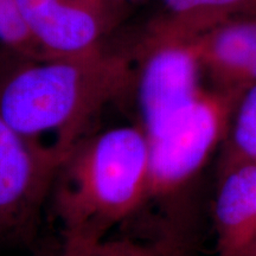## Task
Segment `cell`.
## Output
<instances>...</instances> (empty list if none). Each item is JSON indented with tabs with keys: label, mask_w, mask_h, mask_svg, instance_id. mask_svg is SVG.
<instances>
[{
	"label": "cell",
	"mask_w": 256,
	"mask_h": 256,
	"mask_svg": "<svg viewBox=\"0 0 256 256\" xmlns=\"http://www.w3.org/2000/svg\"><path fill=\"white\" fill-rule=\"evenodd\" d=\"M132 81L130 60L104 46L23 60L0 78V118L32 146L63 162L102 108Z\"/></svg>",
	"instance_id": "obj_1"
},
{
	"label": "cell",
	"mask_w": 256,
	"mask_h": 256,
	"mask_svg": "<svg viewBox=\"0 0 256 256\" xmlns=\"http://www.w3.org/2000/svg\"><path fill=\"white\" fill-rule=\"evenodd\" d=\"M150 147L139 124L88 134L60 162L50 191L64 254L104 243L147 200Z\"/></svg>",
	"instance_id": "obj_2"
},
{
	"label": "cell",
	"mask_w": 256,
	"mask_h": 256,
	"mask_svg": "<svg viewBox=\"0 0 256 256\" xmlns=\"http://www.w3.org/2000/svg\"><path fill=\"white\" fill-rule=\"evenodd\" d=\"M238 96L206 87L166 130L147 140L150 188L146 202L170 196L206 165L226 136Z\"/></svg>",
	"instance_id": "obj_3"
},
{
	"label": "cell",
	"mask_w": 256,
	"mask_h": 256,
	"mask_svg": "<svg viewBox=\"0 0 256 256\" xmlns=\"http://www.w3.org/2000/svg\"><path fill=\"white\" fill-rule=\"evenodd\" d=\"M136 88L139 126L147 140L159 136L204 90L203 70L192 42L150 26L138 44Z\"/></svg>",
	"instance_id": "obj_4"
},
{
	"label": "cell",
	"mask_w": 256,
	"mask_h": 256,
	"mask_svg": "<svg viewBox=\"0 0 256 256\" xmlns=\"http://www.w3.org/2000/svg\"><path fill=\"white\" fill-rule=\"evenodd\" d=\"M60 162L0 118V247L31 238Z\"/></svg>",
	"instance_id": "obj_5"
},
{
	"label": "cell",
	"mask_w": 256,
	"mask_h": 256,
	"mask_svg": "<svg viewBox=\"0 0 256 256\" xmlns=\"http://www.w3.org/2000/svg\"><path fill=\"white\" fill-rule=\"evenodd\" d=\"M28 30L49 57L78 56L102 48L119 8L104 0H18Z\"/></svg>",
	"instance_id": "obj_6"
},
{
	"label": "cell",
	"mask_w": 256,
	"mask_h": 256,
	"mask_svg": "<svg viewBox=\"0 0 256 256\" xmlns=\"http://www.w3.org/2000/svg\"><path fill=\"white\" fill-rule=\"evenodd\" d=\"M191 42L211 87L241 94L256 86V16L226 20Z\"/></svg>",
	"instance_id": "obj_7"
},
{
	"label": "cell",
	"mask_w": 256,
	"mask_h": 256,
	"mask_svg": "<svg viewBox=\"0 0 256 256\" xmlns=\"http://www.w3.org/2000/svg\"><path fill=\"white\" fill-rule=\"evenodd\" d=\"M214 220L218 256H254L256 252V164L220 172Z\"/></svg>",
	"instance_id": "obj_8"
},
{
	"label": "cell",
	"mask_w": 256,
	"mask_h": 256,
	"mask_svg": "<svg viewBox=\"0 0 256 256\" xmlns=\"http://www.w3.org/2000/svg\"><path fill=\"white\" fill-rule=\"evenodd\" d=\"M162 4L164 11L151 26L188 40L226 20L256 16V0H162Z\"/></svg>",
	"instance_id": "obj_9"
},
{
	"label": "cell",
	"mask_w": 256,
	"mask_h": 256,
	"mask_svg": "<svg viewBox=\"0 0 256 256\" xmlns=\"http://www.w3.org/2000/svg\"><path fill=\"white\" fill-rule=\"evenodd\" d=\"M220 172L243 164H256V86L238 98L223 140Z\"/></svg>",
	"instance_id": "obj_10"
},
{
	"label": "cell",
	"mask_w": 256,
	"mask_h": 256,
	"mask_svg": "<svg viewBox=\"0 0 256 256\" xmlns=\"http://www.w3.org/2000/svg\"><path fill=\"white\" fill-rule=\"evenodd\" d=\"M0 46L23 60L50 58L32 37L18 0H0Z\"/></svg>",
	"instance_id": "obj_11"
},
{
	"label": "cell",
	"mask_w": 256,
	"mask_h": 256,
	"mask_svg": "<svg viewBox=\"0 0 256 256\" xmlns=\"http://www.w3.org/2000/svg\"><path fill=\"white\" fill-rule=\"evenodd\" d=\"M60 256H124V246L122 242H104L87 250L70 252V254L60 252Z\"/></svg>",
	"instance_id": "obj_12"
},
{
	"label": "cell",
	"mask_w": 256,
	"mask_h": 256,
	"mask_svg": "<svg viewBox=\"0 0 256 256\" xmlns=\"http://www.w3.org/2000/svg\"><path fill=\"white\" fill-rule=\"evenodd\" d=\"M124 256H153L148 249L133 244L130 242H122Z\"/></svg>",
	"instance_id": "obj_13"
},
{
	"label": "cell",
	"mask_w": 256,
	"mask_h": 256,
	"mask_svg": "<svg viewBox=\"0 0 256 256\" xmlns=\"http://www.w3.org/2000/svg\"><path fill=\"white\" fill-rule=\"evenodd\" d=\"M104 2H108V4L115 6V8H121L124 4H126L128 2H136V0H104Z\"/></svg>",
	"instance_id": "obj_14"
},
{
	"label": "cell",
	"mask_w": 256,
	"mask_h": 256,
	"mask_svg": "<svg viewBox=\"0 0 256 256\" xmlns=\"http://www.w3.org/2000/svg\"><path fill=\"white\" fill-rule=\"evenodd\" d=\"M254 256H256V252H255V254H254Z\"/></svg>",
	"instance_id": "obj_15"
}]
</instances>
